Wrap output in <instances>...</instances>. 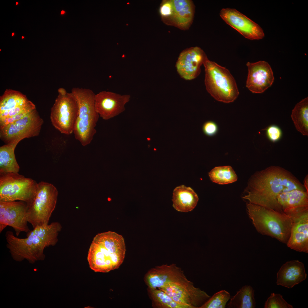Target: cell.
<instances>
[{
	"label": "cell",
	"instance_id": "cell-3",
	"mask_svg": "<svg viewBox=\"0 0 308 308\" xmlns=\"http://www.w3.org/2000/svg\"><path fill=\"white\" fill-rule=\"evenodd\" d=\"M125 252L122 236L111 231L99 233L94 238L88 251L90 267L102 273L117 269L123 262Z\"/></svg>",
	"mask_w": 308,
	"mask_h": 308
},
{
	"label": "cell",
	"instance_id": "cell-19",
	"mask_svg": "<svg viewBox=\"0 0 308 308\" xmlns=\"http://www.w3.org/2000/svg\"><path fill=\"white\" fill-rule=\"evenodd\" d=\"M200 48H191L182 52L176 64L177 70L181 77L187 80L197 77L200 72V66L206 57Z\"/></svg>",
	"mask_w": 308,
	"mask_h": 308
},
{
	"label": "cell",
	"instance_id": "cell-36",
	"mask_svg": "<svg viewBox=\"0 0 308 308\" xmlns=\"http://www.w3.org/2000/svg\"><path fill=\"white\" fill-rule=\"evenodd\" d=\"M14 35V33H12V36H13V35Z\"/></svg>",
	"mask_w": 308,
	"mask_h": 308
},
{
	"label": "cell",
	"instance_id": "cell-24",
	"mask_svg": "<svg viewBox=\"0 0 308 308\" xmlns=\"http://www.w3.org/2000/svg\"><path fill=\"white\" fill-rule=\"evenodd\" d=\"M254 290L250 285L243 286L236 294L231 297L227 305L228 308H254L256 305Z\"/></svg>",
	"mask_w": 308,
	"mask_h": 308
},
{
	"label": "cell",
	"instance_id": "cell-17",
	"mask_svg": "<svg viewBox=\"0 0 308 308\" xmlns=\"http://www.w3.org/2000/svg\"><path fill=\"white\" fill-rule=\"evenodd\" d=\"M246 66L248 74L246 87L252 93H262L271 86L274 77L271 68L267 62H248Z\"/></svg>",
	"mask_w": 308,
	"mask_h": 308
},
{
	"label": "cell",
	"instance_id": "cell-38",
	"mask_svg": "<svg viewBox=\"0 0 308 308\" xmlns=\"http://www.w3.org/2000/svg\"><path fill=\"white\" fill-rule=\"evenodd\" d=\"M24 37H23V36H22V38H24Z\"/></svg>",
	"mask_w": 308,
	"mask_h": 308
},
{
	"label": "cell",
	"instance_id": "cell-16",
	"mask_svg": "<svg viewBox=\"0 0 308 308\" xmlns=\"http://www.w3.org/2000/svg\"><path fill=\"white\" fill-rule=\"evenodd\" d=\"M129 95H121L103 91L95 94L94 106L96 110L103 119L107 120L123 112L125 105L130 100Z\"/></svg>",
	"mask_w": 308,
	"mask_h": 308
},
{
	"label": "cell",
	"instance_id": "cell-23",
	"mask_svg": "<svg viewBox=\"0 0 308 308\" xmlns=\"http://www.w3.org/2000/svg\"><path fill=\"white\" fill-rule=\"evenodd\" d=\"M173 11V17L177 25L185 28L191 23L194 8L192 2L188 0H172Z\"/></svg>",
	"mask_w": 308,
	"mask_h": 308
},
{
	"label": "cell",
	"instance_id": "cell-18",
	"mask_svg": "<svg viewBox=\"0 0 308 308\" xmlns=\"http://www.w3.org/2000/svg\"><path fill=\"white\" fill-rule=\"evenodd\" d=\"M186 278L183 271L173 263L151 268L145 275L144 279L148 288L160 289L169 283Z\"/></svg>",
	"mask_w": 308,
	"mask_h": 308
},
{
	"label": "cell",
	"instance_id": "cell-28",
	"mask_svg": "<svg viewBox=\"0 0 308 308\" xmlns=\"http://www.w3.org/2000/svg\"><path fill=\"white\" fill-rule=\"evenodd\" d=\"M211 181L219 184H229L237 181L235 172L229 166L216 167L209 173Z\"/></svg>",
	"mask_w": 308,
	"mask_h": 308
},
{
	"label": "cell",
	"instance_id": "cell-34",
	"mask_svg": "<svg viewBox=\"0 0 308 308\" xmlns=\"http://www.w3.org/2000/svg\"><path fill=\"white\" fill-rule=\"evenodd\" d=\"M304 184V185L305 189L307 191H308V176H306L305 177V180Z\"/></svg>",
	"mask_w": 308,
	"mask_h": 308
},
{
	"label": "cell",
	"instance_id": "cell-30",
	"mask_svg": "<svg viewBox=\"0 0 308 308\" xmlns=\"http://www.w3.org/2000/svg\"><path fill=\"white\" fill-rule=\"evenodd\" d=\"M265 308H293V306L288 303L280 294L272 293L266 301Z\"/></svg>",
	"mask_w": 308,
	"mask_h": 308
},
{
	"label": "cell",
	"instance_id": "cell-37",
	"mask_svg": "<svg viewBox=\"0 0 308 308\" xmlns=\"http://www.w3.org/2000/svg\"><path fill=\"white\" fill-rule=\"evenodd\" d=\"M18 4V2H16V5H17V4Z\"/></svg>",
	"mask_w": 308,
	"mask_h": 308
},
{
	"label": "cell",
	"instance_id": "cell-20",
	"mask_svg": "<svg viewBox=\"0 0 308 308\" xmlns=\"http://www.w3.org/2000/svg\"><path fill=\"white\" fill-rule=\"evenodd\" d=\"M307 277L303 263L297 260L290 261L283 264L277 272L276 283L291 288L305 279Z\"/></svg>",
	"mask_w": 308,
	"mask_h": 308
},
{
	"label": "cell",
	"instance_id": "cell-15",
	"mask_svg": "<svg viewBox=\"0 0 308 308\" xmlns=\"http://www.w3.org/2000/svg\"><path fill=\"white\" fill-rule=\"evenodd\" d=\"M220 16L227 24L250 40L263 38V31L257 24L234 9H222Z\"/></svg>",
	"mask_w": 308,
	"mask_h": 308
},
{
	"label": "cell",
	"instance_id": "cell-2",
	"mask_svg": "<svg viewBox=\"0 0 308 308\" xmlns=\"http://www.w3.org/2000/svg\"><path fill=\"white\" fill-rule=\"evenodd\" d=\"M62 228L58 222H53L46 225L38 226L27 234V237L19 238L13 232L8 231L5 236L6 246L11 256L15 261L26 260L31 264L45 259V248L55 245Z\"/></svg>",
	"mask_w": 308,
	"mask_h": 308
},
{
	"label": "cell",
	"instance_id": "cell-9",
	"mask_svg": "<svg viewBox=\"0 0 308 308\" xmlns=\"http://www.w3.org/2000/svg\"><path fill=\"white\" fill-rule=\"evenodd\" d=\"M58 95L51 108L50 119L53 126L62 133H73L78 114L77 101L71 92L60 88Z\"/></svg>",
	"mask_w": 308,
	"mask_h": 308
},
{
	"label": "cell",
	"instance_id": "cell-31",
	"mask_svg": "<svg viewBox=\"0 0 308 308\" xmlns=\"http://www.w3.org/2000/svg\"><path fill=\"white\" fill-rule=\"evenodd\" d=\"M173 6L171 0H165L162 2L161 4L159 12L161 17H166L173 16Z\"/></svg>",
	"mask_w": 308,
	"mask_h": 308
},
{
	"label": "cell",
	"instance_id": "cell-25",
	"mask_svg": "<svg viewBox=\"0 0 308 308\" xmlns=\"http://www.w3.org/2000/svg\"><path fill=\"white\" fill-rule=\"evenodd\" d=\"M296 129L304 135L308 136V98L297 103L291 115Z\"/></svg>",
	"mask_w": 308,
	"mask_h": 308
},
{
	"label": "cell",
	"instance_id": "cell-14",
	"mask_svg": "<svg viewBox=\"0 0 308 308\" xmlns=\"http://www.w3.org/2000/svg\"><path fill=\"white\" fill-rule=\"evenodd\" d=\"M285 213L291 220L287 246L299 252H308V207L289 210Z\"/></svg>",
	"mask_w": 308,
	"mask_h": 308
},
{
	"label": "cell",
	"instance_id": "cell-1",
	"mask_svg": "<svg viewBox=\"0 0 308 308\" xmlns=\"http://www.w3.org/2000/svg\"><path fill=\"white\" fill-rule=\"evenodd\" d=\"M295 189L307 191L290 172L280 167L271 166L252 175L243 198L250 203L283 212L278 203L277 196L283 192Z\"/></svg>",
	"mask_w": 308,
	"mask_h": 308
},
{
	"label": "cell",
	"instance_id": "cell-11",
	"mask_svg": "<svg viewBox=\"0 0 308 308\" xmlns=\"http://www.w3.org/2000/svg\"><path fill=\"white\" fill-rule=\"evenodd\" d=\"M43 123L35 109L23 118L0 127V138L6 144L17 145L25 138L38 135Z\"/></svg>",
	"mask_w": 308,
	"mask_h": 308
},
{
	"label": "cell",
	"instance_id": "cell-27",
	"mask_svg": "<svg viewBox=\"0 0 308 308\" xmlns=\"http://www.w3.org/2000/svg\"><path fill=\"white\" fill-rule=\"evenodd\" d=\"M147 291L154 308H190L188 306L175 301L165 292L158 289L148 287Z\"/></svg>",
	"mask_w": 308,
	"mask_h": 308
},
{
	"label": "cell",
	"instance_id": "cell-26",
	"mask_svg": "<svg viewBox=\"0 0 308 308\" xmlns=\"http://www.w3.org/2000/svg\"><path fill=\"white\" fill-rule=\"evenodd\" d=\"M17 145L6 144L0 147V173H17L20 170L14 151Z\"/></svg>",
	"mask_w": 308,
	"mask_h": 308
},
{
	"label": "cell",
	"instance_id": "cell-6",
	"mask_svg": "<svg viewBox=\"0 0 308 308\" xmlns=\"http://www.w3.org/2000/svg\"><path fill=\"white\" fill-rule=\"evenodd\" d=\"M205 67V83L208 92L216 100L225 103L233 102L239 92L235 79L229 71L207 57L203 63Z\"/></svg>",
	"mask_w": 308,
	"mask_h": 308
},
{
	"label": "cell",
	"instance_id": "cell-21",
	"mask_svg": "<svg viewBox=\"0 0 308 308\" xmlns=\"http://www.w3.org/2000/svg\"><path fill=\"white\" fill-rule=\"evenodd\" d=\"M198 200L197 194L190 187L182 185L176 187L173 190V206L178 211L187 212L192 210Z\"/></svg>",
	"mask_w": 308,
	"mask_h": 308
},
{
	"label": "cell",
	"instance_id": "cell-8",
	"mask_svg": "<svg viewBox=\"0 0 308 308\" xmlns=\"http://www.w3.org/2000/svg\"><path fill=\"white\" fill-rule=\"evenodd\" d=\"M38 184L18 173H0V201H22L28 206L34 199Z\"/></svg>",
	"mask_w": 308,
	"mask_h": 308
},
{
	"label": "cell",
	"instance_id": "cell-4",
	"mask_svg": "<svg viewBox=\"0 0 308 308\" xmlns=\"http://www.w3.org/2000/svg\"><path fill=\"white\" fill-rule=\"evenodd\" d=\"M247 207L249 217L258 232L287 243L291 226L289 216L250 202L247 204Z\"/></svg>",
	"mask_w": 308,
	"mask_h": 308
},
{
	"label": "cell",
	"instance_id": "cell-22",
	"mask_svg": "<svg viewBox=\"0 0 308 308\" xmlns=\"http://www.w3.org/2000/svg\"><path fill=\"white\" fill-rule=\"evenodd\" d=\"M278 203L283 212L299 208L308 207V194L306 191L295 189L283 192L277 197Z\"/></svg>",
	"mask_w": 308,
	"mask_h": 308
},
{
	"label": "cell",
	"instance_id": "cell-7",
	"mask_svg": "<svg viewBox=\"0 0 308 308\" xmlns=\"http://www.w3.org/2000/svg\"><path fill=\"white\" fill-rule=\"evenodd\" d=\"M58 191L52 184L44 181L38 183L36 194L32 203L28 206V222L33 228L46 225L56 204Z\"/></svg>",
	"mask_w": 308,
	"mask_h": 308
},
{
	"label": "cell",
	"instance_id": "cell-35",
	"mask_svg": "<svg viewBox=\"0 0 308 308\" xmlns=\"http://www.w3.org/2000/svg\"><path fill=\"white\" fill-rule=\"evenodd\" d=\"M64 13V11H62L61 12V14H63Z\"/></svg>",
	"mask_w": 308,
	"mask_h": 308
},
{
	"label": "cell",
	"instance_id": "cell-13",
	"mask_svg": "<svg viewBox=\"0 0 308 308\" xmlns=\"http://www.w3.org/2000/svg\"><path fill=\"white\" fill-rule=\"evenodd\" d=\"M27 204L23 201H0V233L7 226L12 227L18 236L31 230L28 225Z\"/></svg>",
	"mask_w": 308,
	"mask_h": 308
},
{
	"label": "cell",
	"instance_id": "cell-33",
	"mask_svg": "<svg viewBox=\"0 0 308 308\" xmlns=\"http://www.w3.org/2000/svg\"><path fill=\"white\" fill-rule=\"evenodd\" d=\"M202 129L205 135L208 136H212L217 133L218 128L215 122L212 121H209L204 123Z\"/></svg>",
	"mask_w": 308,
	"mask_h": 308
},
{
	"label": "cell",
	"instance_id": "cell-12",
	"mask_svg": "<svg viewBox=\"0 0 308 308\" xmlns=\"http://www.w3.org/2000/svg\"><path fill=\"white\" fill-rule=\"evenodd\" d=\"M159 289L165 292L175 301L190 308H200L210 297L204 291L195 287L187 278L169 283Z\"/></svg>",
	"mask_w": 308,
	"mask_h": 308
},
{
	"label": "cell",
	"instance_id": "cell-10",
	"mask_svg": "<svg viewBox=\"0 0 308 308\" xmlns=\"http://www.w3.org/2000/svg\"><path fill=\"white\" fill-rule=\"evenodd\" d=\"M35 109L25 95L18 91L6 90L0 99V127L23 118Z\"/></svg>",
	"mask_w": 308,
	"mask_h": 308
},
{
	"label": "cell",
	"instance_id": "cell-5",
	"mask_svg": "<svg viewBox=\"0 0 308 308\" xmlns=\"http://www.w3.org/2000/svg\"><path fill=\"white\" fill-rule=\"evenodd\" d=\"M71 92L78 107V114L73 133L75 139L83 146L91 142L96 133L95 127L99 116L94 106L95 94L91 90L74 87Z\"/></svg>",
	"mask_w": 308,
	"mask_h": 308
},
{
	"label": "cell",
	"instance_id": "cell-29",
	"mask_svg": "<svg viewBox=\"0 0 308 308\" xmlns=\"http://www.w3.org/2000/svg\"><path fill=\"white\" fill-rule=\"evenodd\" d=\"M230 295L227 291L222 290L214 293L200 308H224Z\"/></svg>",
	"mask_w": 308,
	"mask_h": 308
},
{
	"label": "cell",
	"instance_id": "cell-32",
	"mask_svg": "<svg viewBox=\"0 0 308 308\" xmlns=\"http://www.w3.org/2000/svg\"><path fill=\"white\" fill-rule=\"evenodd\" d=\"M266 132L269 139L273 142L278 141L281 136V131L280 129L275 125L269 126L266 129Z\"/></svg>",
	"mask_w": 308,
	"mask_h": 308
}]
</instances>
